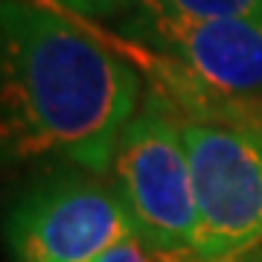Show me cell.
Listing matches in <instances>:
<instances>
[{"label": "cell", "mask_w": 262, "mask_h": 262, "mask_svg": "<svg viewBox=\"0 0 262 262\" xmlns=\"http://www.w3.org/2000/svg\"><path fill=\"white\" fill-rule=\"evenodd\" d=\"M3 158H61L91 175L114 166L137 117L140 73L73 15L38 0L0 3Z\"/></svg>", "instance_id": "cell-1"}, {"label": "cell", "mask_w": 262, "mask_h": 262, "mask_svg": "<svg viewBox=\"0 0 262 262\" xmlns=\"http://www.w3.org/2000/svg\"><path fill=\"white\" fill-rule=\"evenodd\" d=\"M181 134L198 198L195 262H251L262 251V102L181 120Z\"/></svg>", "instance_id": "cell-2"}, {"label": "cell", "mask_w": 262, "mask_h": 262, "mask_svg": "<svg viewBox=\"0 0 262 262\" xmlns=\"http://www.w3.org/2000/svg\"><path fill=\"white\" fill-rule=\"evenodd\" d=\"M160 64L158 96L187 120H213L227 108L262 102V12L192 24H128Z\"/></svg>", "instance_id": "cell-3"}, {"label": "cell", "mask_w": 262, "mask_h": 262, "mask_svg": "<svg viewBox=\"0 0 262 262\" xmlns=\"http://www.w3.org/2000/svg\"><path fill=\"white\" fill-rule=\"evenodd\" d=\"M111 172L134 236L155 251L195 259V178L181 120L158 94L140 105L125 128Z\"/></svg>", "instance_id": "cell-4"}, {"label": "cell", "mask_w": 262, "mask_h": 262, "mask_svg": "<svg viewBox=\"0 0 262 262\" xmlns=\"http://www.w3.org/2000/svg\"><path fill=\"white\" fill-rule=\"evenodd\" d=\"M134 236L120 189L91 172H67L38 184L6 222L15 262H99Z\"/></svg>", "instance_id": "cell-5"}, {"label": "cell", "mask_w": 262, "mask_h": 262, "mask_svg": "<svg viewBox=\"0 0 262 262\" xmlns=\"http://www.w3.org/2000/svg\"><path fill=\"white\" fill-rule=\"evenodd\" d=\"M259 12L262 0H140L128 24H192Z\"/></svg>", "instance_id": "cell-6"}, {"label": "cell", "mask_w": 262, "mask_h": 262, "mask_svg": "<svg viewBox=\"0 0 262 262\" xmlns=\"http://www.w3.org/2000/svg\"><path fill=\"white\" fill-rule=\"evenodd\" d=\"M47 3L53 9L73 15V18H94V20H108L120 15H134L140 0H38Z\"/></svg>", "instance_id": "cell-7"}, {"label": "cell", "mask_w": 262, "mask_h": 262, "mask_svg": "<svg viewBox=\"0 0 262 262\" xmlns=\"http://www.w3.org/2000/svg\"><path fill=\"white\" fill-rule=\"evenodd\" d=\"M99 262H195V259H192V256H181V253L155 251V248H149L146 242H140L137 236H128L125 242L111 248Z\"/></svg>", "instance_id": "cell-8"}]
</instances>
